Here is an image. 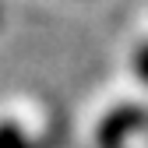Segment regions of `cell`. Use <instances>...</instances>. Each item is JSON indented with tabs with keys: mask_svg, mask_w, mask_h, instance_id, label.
Returning <instances> with one entry per match:
<instances>
[{
	"mask_svg": "<svg viewBox=\"0 0 148 148\" xmlns=\"http://www.w3.org/2000/svg\"><path fill=\"white\" fill-rule=\"evenodd\" d=\"M0 148H46V141L28 138V134L21 131V123L4 120V123H0Z\"/></svg>",
	"mask_w": 148,
	"mask_h": 148,
	"instance_id": "cell-2",
	"label": "cell"
},
{
	"mask_svg": "<svg viewBox=\"0 0 148 148\" xmlns=\"http://www.w3.org/2000/svg\"><path fill=\"white\" fill-rule=\"evenodd\" d=\"M141 123H145V109L134 106V102H123V106L109 109V113L99 120V127H95V141H99L102 148H123L127 138L141 131Z\"/></svg>",
	"mask_w": 148,
	"mask_h": 148,
	"instance_id": "cell-1",
	"label": "cell"
},
{
	"mask_svg": "<svg viewBox=\"0 0 148 148\" xmlns=\"http://www.w3.org/2000/svg\"><path fill=\"white\" fill-rule=\"evenodd\" d=\"M134 71H138V78L148 85V42H145V46L134 53Z\"/></svg>",
	"mask_w": 148,
	"mask_h": 148,
	"instance_id": "cell-3",
	"label": "cell"
}]
</instances>
